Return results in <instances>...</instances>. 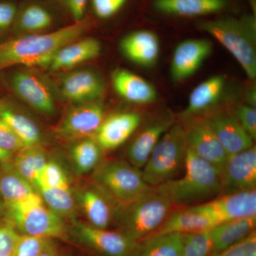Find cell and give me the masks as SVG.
I'll list each match as a JSON object with an SVG mask.
<instances>
[{
  "mask_svg": "<svg viewBox=\"0 0 256 256\" xmlns=\"http://www.w3.org/2000/svg\"><path fill=\"white\" fill-rule=\"evenodd\" d=\"M88 28V22H74L47 34H32L0 44V68L12 66H50L56 54L78 40Z\"/></svg>",
  "mask_w": 256,
  "mask_h": 256,
  "instance_id": "6da1fadb",
  "label": "cell"
},
{
  "mask_svg": "<svg viewBox=\"0 0 256 256\" xmlns=\"http://www.w3.org/2000/svg\"><path fill=\"white\" fill-rule=\"evenodd\" d=\"M182 178L154 188L172 205L200 204L220 194V172L188 146ZM195 206V205H194Z\"/></svg>",
  "mask_w": 256,
  "mask_h": 256,
  "instance_id": "7a4b0ae2",
  "label": "cell"
},
{
  "mask_svg": "<svg viewBox=\"0 0 256 256\" xmlns=\"http://www.w3.org/2000/svg\"><path fill=\"white\" fill-rule=\"evenodd\" d=\"M198 28L217 40L238 62L250 80L256 78V21L254 15L206 20Z\"/></svg>",
  "mask_w": 256,
  "mask_h": 256,
  "instance_id": "3957f363",
  "label": "cell"
},
{
  "mask_svg": "<svg viewBox=\"0 0 256 256\" xmlns=\"http://www.w3.org/2000/svg\"><path fill=\"white\" fill-rule=\"evenodd\" d=\"M3 204L6 220L22 234L52 239L66 236L63 218L45 204L38 193L23 201Z\"/></svg>",
  "mask_w": 256,
  "mask_h": 256,
  "instance_id": "277c9868",
  "label": "cell"
},
{
  "mask_svg": "<svg viewBox=\"0 0 256 256\" xmlns=\"http://www.w3.org/2000/svg\"><path fill=\"white\" fill-rule=\"evenodd\" d=\"M172 206L153 188L134 201L119 206L120 232L133 242L143 240L161 226L169 216Z\"/></svg>",
  "mask_w": 256,
  "mask_h": 256,
  "instance_id": "5b68a950",
  "label": "cell"
},
{
  "mask_svg": "<svg viewBox=\"0 0 256 256\" xmlns=\"http://www.w3.org/2000/svg\"><path fill=\"white\" fill-rule=\"evenodd\" d=\"M188 143L186 130L172 124L154 146L142 172L146 182L156 188L174 180L184 166Z\"/></svg>",
  "mask_w": 256,
  "mask_h": 256,
  "instance_id": "8992f818",
  "label": "cell"
},
{
  "mask_svg": "<svg viewBox=\"0 0 256 256\" xmlns=\"http://www.w3.org/2000/svg\"><path fill=\"white\" fill-rule=\"evenodd\" d=\"M94 181L102 193L119 204L130 203L152 190L142 172L126 162L110 161L96 168Z\"/></svg>",
  "mask_w": 256,
  "mask_h": 256,
  "instance_id": "52a82bcc",
  "label": "cell"
},
{
  "mask_svg": "<svg viewBox=\"0 0 256 256\" xmlns=\"http://www.w3.org/2000/svg\"><path fill=\"white\" fill-rule=\"evenodd\" d=\"M218 224L238 218L256 216V190L227 194L188 207Z\"/></svg>",
  "mask_w": 256,
  "mask_h": 256,
  "instance_id": "ba28073f",
  "label": "cell"
},
{
  "mask_svg": "<svg viewBox=\"0 0 256 256\" xmlns=\"http://www.w3.org/2000/svg\"><path fill=\"white\" fill-rule=\"evenodd\" d=\"M220 174V195L256 190V146L228 156Z\"/></svg>",
  "mask_w": 256,
  "mask_h": 256,
  "instance_id": "9c48e42d",
  "label": "cell"
},
{
  "mask_svg": "<svg viewBox=\"0 0 256 256\" xmlns=\"http://www.w3.org/2000/svg\"><path fill=\"white\" fill-rule=\"evenodd\" d=\"M75 234L87 246L106 256H130L137 242L122 232L96 228L88 224H78Z\"/></svg>",
  "mask_w": 256,
  "mask_h": 256,
  "instance_id": "30bf717a",
  "label": "cell"
},
{
  "mask_svg": "<svg viewBox=\"0 0 256 256\" xmlns=\"http://www.w3.org/2000/svg\"><path fill=\"white\" fill-rule=\"evenodd\" d=\"M213 50L212 43L206 38H188L175 47L170 74L175 82H183L198 72Z\"/></svg>",
  "mask_w": 256,
  "mask_h": 256,
  "instance_id": "8fae6325",
  "label": "cell"
},
{
  "mask_svg": "<svg viewBox=\"0 0 256 256\" xmlns=\"http://www.w3.org/2000/svg\"><path fill=\"white\" fill-rule=\"evenodd\" d=\"M104 120V106L100 102L80 104L66 114L58 132L66 139H85L96 134Z\"/></svg>",
  "mask_w": 256,
  "mask_h": 256,
  "instance_id": "7c38bea8",
  "label": "cell"
},
{
  "mask_svg": "<svg viewBox=\"0 0 256 256\" xmlns=\"http://www.w3.org/2000/svg\"><path fill=\"white\" fill-rule=\"evenodd\" d=\"M105 84L100 74L92 69L72 72L64 77L62 92L67 100L82 104L94 102L104 94Z\"/></svg>",
  "mask_w": 256,
  "mask_h": 256,
  "instance_id": "4fadbf2b",
  "label": "cell"
},
{
  "mask_svg": "<svg viewBox=\"0 0 256 256\" xmlns=\"http://www.w3.org/2000/svg\"><path fill=\"white\" fill-rule=\"evenodd\" d=\"M186 134L188 148L220 173L228 154L207 121L194 124L186 130Z\"/></svg>",
  "mask_w": 256,
  "mask_h": 256,
  "instance_id": "5bb4252c",
  "label": "cell"
},
{
  "mask_svg": "<svg viewBox=\"0 0 256 256\" xmlns=\"http://www.w3.org/2000/svg\"><path fill=\"white\" fill-rule=\"evenodd\" d=\"M140 122V116L137 112L112 114L102 121L96 133V140L102 150L116 149L129 139Z\"/></svg>",
  "mask_w": 256,
  "mask_h": 256,
  "instance_id": "9a60e30c",
  "label": "cell"
},
{
  "mask_svg": "<svg viewBox=\"0 0 256 256\" xmlns=\"http://www.w3.org/2000/svg\"><path fill=\"white\" fill-rule=\"evenodd\" d=\"M120 48L128 60L146 68L154 66L160 57L159 38L150 30L128 34L121 40Z\"/></svg>",
  "mask_w": 256,
  "mask_h": 256,
  "instance_id": "2e32d148",
  "label": "cell"
},
{
  "mask_svg": "<svg viewBox=\"0 0 256 256\" xmlns=\"http://www.w3.org/2000/svg\"><path fill=\"white\" fill-rule=\"evenodd\" d=\"M15 92L34 108L45 114L54 112L53 96L41 79L28 72H18L12 79Z\"/></svg>",
  "mask_w": 256,
  "mask_h": 256,
  "instance_id": "e0dca14e",
  "label": "cell"
},
{
  "mask_svg": "<svg viewBox=\"0 0 256 256\" xmlns=\"http://www.w3.org/2000/svg\"><path fill=\"white\" fill-rule=\"evenodd\" d=\"M212 130L228 156L236 154L254 146V140L234 116L217 114L207 120Z\"/></svg>",
  "mask_w": 256,
  "mask_h": 256,
  "instance_id": "ac0fdd59",
  "label": "cell"
},
{
  "mask_svg": "<svg viewBox=\"0 0 256 256\" xmlns=\"http://www.w3.org/2000/svg\"><path fill=\"white\" fill-rule=\"evenodd\" d=\"M112 82L116 92L132 104H151L158 98L156 88L150 82L127 69L114 70Z\"/></svg>",
  "mask_w": 256,
  "mask_h": 256,
  "instance_id": "d6986e66",
  "label": "cell"
},
{
  "mask_svg": "<svg viewBox=\"0 0 256 256\" xmlns=\"http://www.w3.org/2000/svg\"><path fill=\"white\" fill-rule=\"evenodd\" d=\"M60 48L50 64L54 70L73 68L100 54L102 45L92 37L78 38Z\"/></svg>",
  "mask_w": 256,
  "mask_h": 256,
  "instance_id": "ffe728a7",
  "label": "cell"
},
{
  "mask_svg": "<svg viewBox=\"0 0 256 256\" xmlns=\"http://www.w3.org/2000/svg\"><path fill=\"white\" fill-rule=\"evenodd\" d=\"M226 4V0H154L152 6L162 14L192 18L218 12Z\"/></svg>",
  "mask_w": 256,
  "mask_h": 256,
  "instance_id": "44dd1931",
  "label": "cell"
},
{
  "mask_svg": "<svg viewBox=\"0 0 256 256\" xmlns=\"http://www.w3.org/2000/svg\"><path fill=\"white\" fill-rule=\"evenodd\" d=\"M256 216L238 218L218 224L210 229L213 250L212 254L223 252L245 238L255 230Z\"/></svg>",
  "mask_w": 256,
  "mask_h": 256,
  "instance_id": "7402d4cb",
  "label": "cell"
},
{
  "mask_svg": "<svg viewBox=\"0 0 256 256\" xmlns=\"http://www.w3.org/2000/svg\"><path fill=\"white\" fill-rule=\"evenodd\" d=\"M226 86V79L220 75L214 76L194 88L190 98L184 116L201 114L220 101Z\"/></svg>",
  "mask_w": 256,
  "mask_h": 256,
  "instance_id": "603a6c76",
  "label": "cell"
},
{
  "mask_svg": "<svg viewBox=\"0 0 256 256\" xmlns=\"http://www.w3.org/2000/svg\"><path fill=\"white\" fill-rule=\"evenodd\" d=\"M171 121H161L148 126L140 132L128 148V156L136 168H142L160 138L171 127Z\"/></svg>",
  "mask_w": 256,
  "mask_h": 256,
  "instance_id": "cb8c5ba5",
  "label": "cell"
},
{
  "mask_svg": "<svg viewBox=\"0 0 256 256\" xmlns=\"http://www.w3.org/2000/svg\"><path fill=\"white\" fill-rule=\"evenodd\" d=\"M215 226H216V224L208 217L186 208L170 214L161 226L151 235L168 233H195L208 230Z\"/></svg>",
  "mask_w": 256,
  "mask_h": 256,
  "instance_id": "d4e9b609",
  "label": "cell"
},
{
  "mask_svg": "<svg viewBox=\"0 0 256 256\" xmlns=\"http://www.w3.org/2000/svg\"><path fill=\"white\" fill-rule=\"evenodd\" d=\"M78 201L90 225L108 228L112 222L114 212L102 192L92 188L84 190L79 193Z\"/></svg>",
  "mask_w": 256,
  "mask_h": 256,
  "instance_id": "484cf974",
  "label": "cell"
},
{
  "mask_svg": "<svg viewBox=\"0 0 256 256\" xmlns=\"http://www.w3.org/2000/svg\"><path fill=\"white\" fill-rule=\"evenodd\" d=\"M12 161L8 163L10 168L35 188L37 178L48 160L43 150L36 146L24 148Z\"/></svg>",
  "mask_w": 256,
  "mask_h": 256,
  "instance_id": "4316f807",
  "label": "cell"
},
{
  "mask_svg": "<svg viewBox=\"0 0 256 256\" xmlns=\"http://www.w3.org/2000/svg\"><path fill=\"white\" fill-rule=\"evenodd\" d=\"M38 194L34 188L10 168L4 164L0 172V198L3 204L23 201Z\"/></svg>",
  "mask_w": 256,
  "mask_h": 256,
  "instance_id": "83f0119b",
  "label": "cell"
},
{
  "mask_svg": "<svg viewBox=\"0 0 256 256\" xmlns=\"http://www.w3.org/2000/svg\"><path fill=\"white\" fill-rule=\"evenodd\" d=\"M0 119L11 128L25 146H36L41 142L40 128L24 114L9 108L0 106Z\"/></svg>",
  "mask_w": 256,
  "mask_h": 256,
  "instance_id": "f1b7e54d",
  "label": "cell"
},
{
  "mask_svg": "<svg viewBox=\"0 0 256 256\" xmlns=\"http://www.w3.org/2000/svg\"><path fill=\"white\" fill-rule=\"evenodd\" d=\"M184 234L168 233L151 235L143 239L138 256H181Z\"/></svg>",
  "mask_w": 256,
  "mask_h": 256,
  "instance_id": "f546056e",
  "label": "cell"
},
{
  "mask_svg": "<svg viewBox=\"0 0 256 256\" xmlns=\"http://www.w3.org/2000/svg\"><path fill=\"white\" fill-rule=\"evenodd\" d=\"M102 149L96 140L85 138L74 144L70 150L72 162L79 174H87L100 162Z\"/></svg>",
  "mask_w": 256,
  "mask_h": 256,
  "instance_id": "4dcf8cb0",
  "label": "cell"
},
{
  "mask_svg": "<svg viewBox=\"0 0 256 256\" xmlns=\"http://www.w3.org/2000/svg\"><path fill=\"white\" fill-rule=\"evenodd\" d=\"M42 200L50 210L63 217H70L75 210V202L70 184L37 190Z\"/></svg>",
  "mask_w": 256,
  "mask_h": 256,
  "instance_id": "1f68e13d",
  "label": "cell"
},
{
  "mask_svg": "<svg viewBox=\"0 0 256 256\" xmlns=\"http://www.w3.org/2000/svg\"><path fill=\"white\" fill-rule=\"evenodd\" d=\"M15 22L22 31L26 33H37L52 26L53 16L42 5L31 3L18 11Z\"/></svg>",
  "mask_w": 256,
  "mask_h": 256,
  "instance_id": "d6a6232c",
  "label": "cell"
},
{
  "mask_svg": "<svg viewBox=\"0 0 256 256\" xmlns=\"http://www.w3.org/2000/svg\"><path fill=\"white\" fill-rule=\"evenodd\" d=\"M210 229L184 234L181 256H208L212 254L213 242Z\"/></svg>",
  "mask_w": 256,
  "mask_h": 256,
  "instance_id": "836d02e7",
  "label": "cell"
},
{
  "mask_svg": "<svg viewBox=\"0 0 256 256\" xmlns=\"http://www.w3.org/2000/svg\"><path fill=\"white\" fill-rule=\"evenodd\" d=\"M69 181L63 166L58 162L48 160L37 178L36 190L40 188H53L68 184Z\"/></svg>",
  "mask_w": 256,
  "mask_h": 256,
  "instance_id": "e575fe53",
  "label": "cell"
},
{
  "mask_svg": "<svg viewBox=\"0 0 256 256\" xmlns=\"http://www.w3.org/2000/svg\"><path fill=\"white\" fill-rule=\"evenodd\" d=\"M20 234L9 220H0V256H14Z\"/></svg>",
  "mask_w": 256,
  "mask_h": 256,
  "instance_id": "d590c367",
  "label": "cell"
},
{
  "mask_svg": "<svg viewBox=\"0 0 256 256\" xmlns=\"http://www.w3.org/2000/svg\"><path fill=\"white\" fill-rule=\"evenodd\" d=\"M50 239L21 234L14 256H38Z\"/></svg>",
  "mask_w": 256,
  "mask_h": 256,
  "instance_id": "8d00e7d4",
  "label": "cell"
},
{
  "mask_svg": "<svg viewBox=\"0 0 256 256\" xmlns=\"http://www.w3.org/2000/svg\"><path fill=\"white\" fill-rule=\"evenodd\" d=\"M210 256H256V230L223 252L210 254Z\"/></svg>",
  "mask_w": 256,
  "mask_h": 256,
  "instance_id": "74e56055",
  "label": "cell"
},
{
  "mask_svg": "<svg viewBox=\"0 0 256 256\" xmlns=\"http://www.w3.org/2000/svg\"><path fill=\"white\" fill-rule=\"evenodd\" d=\"M236 118L254 140L256 138V109L248 105L239 106Z\"/></svg>",
  "mask_w": 256,
  "mask_h": 256,
  "instance_id": "f35d334b",
  "label": "cell"
},
{
  "mask_svg": "<svg viewBox=\"0 0 256 256\" xmlns=\"http://www.w3.org/2000/svg\"><path fill=\"white\" fill-rule=\"evenodd\" d=\"M0 148L10 152L18 153L26 148L2 120L0 119Z\"/></svg>",
  "mask_w": 256,
  "mask_h": 256,
  "instance_id": "ab89813d",
  "label": "cell"
},
{
  "mask_svg": "<svg viewBox=\"0 0 256 256\" xmlns=\"http://www.w3.org/2000/svg\"><path fill=\"white\" fill-rule=\"evenodd\" d=\"M128 0H92L94 12L98 18H112L124 8Z\"/></svg>",
  "mask_w": 256,
  "mask_h": 256,
  "instance_id": "60d3db41",
  "label": "cell"
},
{
  "mask_svg": "<svg viewBox=\"0 0 256 256\" xmlns=\"http://www.w3.org/2000/svg\"><path fill=\"white\" fill-rule=\"evenodd\" d=\"M18 12V8L14 3L0 2V31L6 30L14 22Z\"/></svg>",
  "mask_w": 256,
  "mask_h": 256,
  "instance_id": "b9f144b4",
  "label": "cell"
},
{
  "mask_svg": "<svg viewBox=\"0 0 256 256\" xmlns=\"http://www.w3.org/2000/svg\"><path fill=\"white\" fill-rule=\"evenodd\" d=\"M88 0H62L74 22L84 20Z\"/></svg>",
  "mask_w": 256,
  "mask_h": 256,
  "instance_id": "7bdbcfd3",
  "label": "cell"
},
{
  "mask_svg": "<svg viewBox=\"0 0 256 256\" xmlns=\"http://www.w3.org/2000/svg\"><path fill=\"white\" fill-rule=\"evenodd\" d=\"M38 256H58V249L53 239H50Z\"/></svg>",
  "mask_w": 256,
  "mask_h": 256,
  "instance_id": "ee69618b",
  "label": "cell"
},
{
  "mask_svg": "<svg viewBox=\"0 0 256 256\" xmlns=\"http://www.w3.org/2000/svg\"><path fill=\"white\" fill-rule=\"evenodd\" d=\"M12 153L0 148V164L4 165L9 163L12 159Z\"/></svg>",
  "mask_w": 256,
  "mask_h": 256,
  "instance_id": "f6af8a7d",
  "label": "cell"
},
{
  "mask_svg": "<svg viewBox=\"0 0 256 256\" xmlns=\"http://www.w3.org/2000/svg\"><path fill=\"white\" fill-rule=\"evenodd\" d=\"M246 100L248 105L256 108V88H250L246 94Z\"/></svg>",
  "mask_w": 256,
  "mask_h": 256,
  "instance_id": "bcb514c9",
  "label": "cell"
},
{
  "mask_svg": "<svg viewBox=\"0 0 256 256\" xmlns=\"http://www.w3.org/2000/svg\"><path fill=\"white\" fill-rule=\"evenodd\" d=\"M2 220L1 218H0V220Z\"/></svg>",
  "mask_w": 256,
  "mask_h": 256,
  "instance_id": "7dc6e473",
  "label": "cell"
}]
</instances>
